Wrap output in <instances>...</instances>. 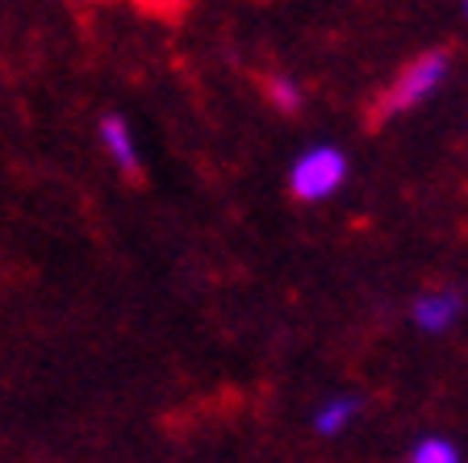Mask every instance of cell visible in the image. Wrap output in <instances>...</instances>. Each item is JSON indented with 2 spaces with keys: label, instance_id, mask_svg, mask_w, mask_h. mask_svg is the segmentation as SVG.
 Returning <instances> with one entry per match:
<instances>
[{
  "label": "cell",
  "instance_id": "1",
  "mask_svg": "<svg viewBox=\"0 0 468 463\" xmlns=\"http://www.w3.org/2000/svg\"><path fill=\"white\" fill-rule=\"evenodd\" d=\"M448 68H452L448 50H427V55H419L414 63H406V68L393 76V84L380 92L372 117H377V121H389V117H401V113H410V109L427 105L439 92V84L448 79Z\"/></svg>",
  "mask_w": 468,
  "mask_h": 463
},
{
  "label": "cell",
  "instance_id": "2",
  "mask_svg": "<svg viewBox=\"0 0 468 463\" xmlns=\"http://www.w3.org/2000/svg\"><path fill=\"white\" fill-rule=\"evenodd\" d=\"M343 180H347V154L331 142L305 146L289 167V193L297 201H326L343 188Z\"/></svg>",
  "mask_w": 468,
  "mask_h": 463
},
{
  "label": "cell",
  "instance_id": "3",
  "mask_svg": "<svg viewBox=\"0 0 468 463\" xmlns=\"http://www.w3.org/2000/svg\"><path fill=\"white\" fill-rule=\"evenodd\" d=\"M460 313H464V297L452 289H431L410 305V318H414V326H419L422 334H443V330H452L460 321Z\"/></svg>",
  "mask_w": 468,
  "mask_h": 463
},
{
  "label": "cell",
  "instance_id": "4",
  "mask_svg": "<svg viewBox=\"0 0 468 463\" xmlns=\"http://www.w3.org/2000/svg\"><path fill=\"white\" fill-rule=\"evenodd\" d=\"M364 414V401L356 393H331L326 401H322L318 409H314V430L318 435H343L347 426H356V417Z\"/></svg>",
  "mask_w": 468,
  "mask_h": 463
},
{
  "label": "cell",
  "instance_id": "5",
  "mask_svg": "<svg viewBox=\"0 0 468 463\" xmlns=\"http://www.w3.org/2000/svg\"><path fill=\"white\" fill-rule=\"evenodd\" d=\"M101 146L105 154L113 159L122 172H138V142H134V130L126 126V117H101Z\"/></svg>",
  "mask_w": 468,
  "mask_h": 463
},
{
  "label": "cell",
  "instance_id": "6",
  "mask_svg": "<svg viewBox=\"0 0 468 463\" xmlns=\"http://www.w3.org/2000/svg\"><path fill=\"white\" fill-rule=\"evenodd\" d=\"M410 463H464L456 451V443L443 435H427L410 447Z\"/></svg>",
  "mask_w": 468,
  "mask_h": 463
},
{
  "label": "cell",
  "instance_id": "7",
  "mask_svg": "<svg viewBox=\"0 0 468 463\" xmlns=\"http://www.w3.org/2000/svg\"><path fill=\"white\" fill-rule=\"evenodd\" d=\"M268 105L276 109V113H297V109L305 105V92L297 79L289 76H272L268 79Z\"/></svg>",
  "mask_w": 468,
  "mask_h": 463
},
{
  "label": "cell",
  "instance_id": "8",
  "mask_svg": "<svg viewBox=\"0 0 468 463\" xmlns=\"http://www.w3.org/2000/svg\"><path fill=\"white\" fill-rule=\"evenodd\" d=\"M464 17H468V5H464Z\"/></svg>",
  "mask_w": 468,
  "mask_h": 463
}]
</instances>
